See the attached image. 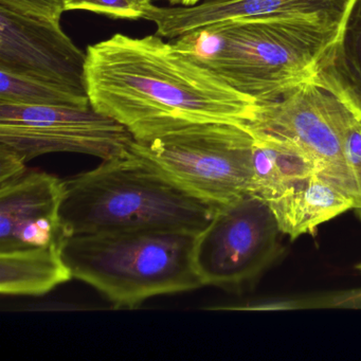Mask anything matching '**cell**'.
<instances>
[{
  "label": "cell",
  "instance_id": "cell-13",
  "mask_svg": "<svg viewBox=\"0 0 361 361\" xmlns=\"http://www.w3.org/2000/svg\"><path fill=\"white\" fill-rule=\"evenodd\" d=\"M312 82L361 118V0H350L335 39L317 63Z\"/></svg>",
  "mask_w": 361,
  "mask_h": 361
},
{
  "label": "cell",
  "instance_id": "cell-22",
  "mask_svg": "<svg viewBox=\"0 0 361 361\" xmlns=\"http://www.w3.org/2000/svg\"><path fill=\"white\" fill-rule=\"evenodd\" d=\"M358 269H359V271L361 272V264H360V265H359Z\"/></svg>",
  "mask_w": 361,
  "mask_h": 361
},
{
  "label": "cell",
  "instance_id": "cell-17",
  "mask_svg": "<svg viewBox=\"0 0 361 361\" xmlns=\"http://www.w3.org/2000/svg\"><path fill=\"white\" fill-rule=\"evenodd\" d=\"M153 0H64L65 11H87L116 20L145 18Z\"/></svg>",
  "mask_w": 361,
  "mask_h": 361
},
{
  "label": "cell",
  "instance_id": "cell-10",
  "mask_svg": "<svg viewBox=\"0 0 361 361\" xmlns=\"http://www.w3.org/2000/svg\"><path fill=\"white\" fill-rule=\"evenodd\" d=\"M350 0H202L191 7L152 4L143 20L162 39H174L229 20H310L339 27Z\"/></svg>",
  "mask_w": 361,
  "mask_h": 361
},
{
  "label": "cell",
  "instance_id": "cell-4",
  "mask_svg": "<svg viewBox=\"0 0 361 361\" xmlns=\"http://www.w3.org/2000/svg\"><path fill=\"white\" fill-rule=\"evenodd\" d=\"M198 233L181 229L99 232L64 238L62 255L73 278L116 308L202 286L194 265Z\"/></svg>",
  "mask_w": 361,
  "mask_h": 361
},
{
  "label": "cell",
  "instance_id": "cell-19",
  "mask_svg": "<svg viewBox=\"0 0 361 361\" xmlns=\"http://www.w3.org/2000/svg\"><path fill=\"white\" fill-rule=\"evenodd\" d=\"M0 9L24 16L61 20L64 0H0Z\"/></svg>",
  "mask_w": 361,
  "mask_h": 361
},
{
  "label": "cell",
  "instance_id": "cell-15",
  "mask_svg": "<svg viewBox=\"0 0 361 361\" xmlns=\"http://www.w3.org/2000/svg\"><path fill=\"white\" fill-rule=\"evenodd\" d=\"M255 138L252 194L271 202L289 185L318 172L314 162L293 143L274 135L249 130Z\"/></svg>",
  "mask_w": 361,
  "mask_h": 361
},
{
  "label": "cell",
  "instance_id": "cell-9",
  "mask_svg": "<svg viewBox=\"0 0 361 361\" xmlns=\"http://www.w3.org/2000/svg\"><path fill=\"white\" fill-rule=\"evenodd\" d=\"M86 59L61 20L0 9V71L87 92Z\"/></svg>",
  "mask_w": 361,
  "mask_h": 361
},
{
  "label": "cell",
  "instance_id": "cell-16",
  "mask_svg": "<svg viewBox=\"0 0 361 361\" xmlns=\"http://www.w3.org/2000/svg\"><path fill=\"white\" fill-rule=\"evenodd\" d=\"M0 104L90 106L87 92L0 71Z\"/></svg>",
  "mask_w": 361,
  "mask_h": 361
},
{
  "label": "cell",
  "instance_id": "cell-11",
  "mask_svg": "<svg viewBox=\"0 0 361 361\" xmlns=\"http://www.w3.org/2000/svg\"><path fill=\"white\" fill-rule=\"evenodd\" d=\"M64 194L65 181L44 172L0 185V252L62 243Z\"/></svg>",
  "mask_w": 361,
  "mask_h": 361
},
{
  "label": "cell",
  "instance_id": "cell-1",
  "mask_svg": "<svg viewBox=\"0 0 361 361\" xmlns=\"http://www.w3.org/2000/svg\"><path fill=\"white\" fill-rule=\"evenodd\" d=\"M90 105L145 141L195 124L248 126L257 103L157 35H113L88 46Z\"/></svg>",
  "mask_w": 361,
  "mask_h": 361
},
{
  "label": "cell",
  "instance_id": "cell-12",
  "mask_svg": "<svg viewBox=\"0 0 361 361\" xmlns=\"http://www.w3.org/2000/svg\"><path fill=\"white\" fill-rule=\"evenodd\" d=\"M267 204L281 232L291 240L356 208L354 197L318 172L295 181Z\"/></svg>",
  "mask_w": 361,
  "mask_h": 361
},
{
  "label": "cell",
  "instance_id": "cell-14",
  "mask_svg": "<svg viewBox=\"0 0 361 361\" xmlns=\"http://www.w3.org/2000/svg\"><path fill=\"white\" fill-rule=\"evenodd\" d=\"M62 243L0 252L1 295L37 297L71 280Z\"/></svg>",
  "mask_w": 361,
  "mask_h": 361
},
{
  "label": "cell",
  "instance_id": "cell-21",
  "mask_svg": "<svg viewBox=\"0 0 361 361\" xmlns=\"http://www.w3.org/2000/svg\"><path fill=\"white\" fill-rule=\"evenodd\" d=\"M166 1H169V3L173 6H185V7H191V6L200 3L202 0H166Z\"/></svg>",
  "mask_w": 361,
  "mask_h": 361
},
{
  "label": "cell",
  "instance_id": "cell-6",
  "mask_svg": "<svg viewBox=\"0 0 361 361\" xmlns=\"http://www.w3.org/2000/svg\"><path fill=\"white\" fill-rule=\"evenodd\" d=\"M281 233L269 204L255 194L219 207L194 246L202 286L238 288L257 278L276 259Z\"/></svg>",
  "mask_w": 361,
  "mask_h": 361
},
{
  "label": "cell",
  "instance_id": "cell-7",
  "mask_svg": "<svg viewBox=\"0 0 361 361\" xmlns=\"http://www.w3.org/2000/svg\"><path fill=\"white\" fill-rule=\"evenodd\" d=\"M134 140L126 126L87 107L0 104V145L25 161L50 153L102 160L126 153Z\"/></svg>",
  "mask_w": 361,
  "mask_h": 361
},
{
  "label": "cell",
  "instance_id": "cell-18",
  "mask_svg": "<svg viewBox=\"0 0 361 361\" xmlns=\"http://www.w3.org/2000/svg\"><path fill=\"white\" fill-rule=\"evenodd\" d=\"M342 138L346 160L358 195V204L355 211L361 221V118L350 107L342 122Z\"/></svg>",
  "mask_w": 361,
  "mask_h": 361
},
{
  "label": "cell",
  "instance_id": "cell-2",
  "mask_svg": "<svg viewBox=\"0 0 361 361\" xmlns=\"http://www.w3.org/2000/svg\"><path fill=\"white\" fill-rule=\"evenodd\" d=\"M339 27L310 20H229L171 39L257 103L312 82Z\"/></svg>",
  "mask_w": 361,
  "mask_h": 361
},
{
  "label": "cell",
  "instance_id": "cell-20",
  "mask_svg": "<svg viewBox=\"0 0 361 361\" xmlns=\"http://www.w3.org/2000/svg\"><path fill=\"white\" fill-rule=\"evenodd\" d=\"M26 164L13 149L0 145V185L23 176L27 172Z\"/></svg>",
  "mask_w": 361,
  "mask_h": 361
},
{
  "label": "cell",
  "instance_id": "cell-5",
  "mask_svg": "<svg viewBox=\"0 0 361 361\" xmlns=\"http://www.w3.org/2000/svg\"><path fill=\"white\" fill-rule=\"evenodd\" d=\"M255 138L247 126L195 124L130 149L190 195L214 208L252 194Z\"/></svg>",
  "mask_w": 361,
  "mask_h": 361
},
{
  "label": "cell",
  "instance_id": "cell-3",
  "mask_svg": "<svg viewBox=\"0 0 361 361\" xmlns=\"http://www.w3.org/2000/svg\"><path fill=\"white\" fill-rule=\"evenodd\" d=\"M65 181V238L99 232L181 229L200 233L216 208L177 187L128 149Z\"/></svg>",
  "mask_w": 361,
  "mask_h": 361
},
{
  "label": "cell",
  "instance_id": "cell-8",
  "mask_svg": "<svg viewBox=\"0 0 361 361\" xmlns=\"http://www.w3.org/2000/svg\"><path fill=\"white\" fill-rule=\"evenodd\" d=\"M257 104L255 119L247 128L280 137L299 147L314 162L319 174L354 197L357 207L356 185L342 138V122L348 106L312 82Z\"/></svg>",
  "mask_w": 361,
  "mask_h": 361
}]
</instances>
